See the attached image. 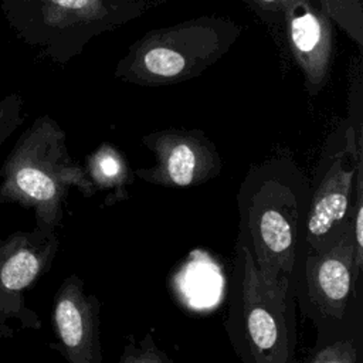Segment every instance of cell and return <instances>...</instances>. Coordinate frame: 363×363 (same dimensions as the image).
<instances>
[{
    "label": "cell",
    "mask_w": 363,
    "mask_h": 363,
    "mask_svg": "<svg viewBox=\"0 0 363 363\" xmlns=\"http://www.w3.org/2000/svg\"><path fill=\"white\" fill-rule=\"evenodd\" d=\"M309 189L296 164L275 159L254 166L237 196L238 238L265 282L291 294L303 244Z\"/></svg>",
    "instance_id": "1"
},
{
    "label": "cell",
    "mask_w": 363,
    "mask_h": 363,
    "mask_svg": "<svg viewBox=\"0 0 363 363\" xmlns=\"http://www.w3.org/2000/svg\"><path fill=\"white\" fill-rule=\"evenodd\" d=\"M71 187L84 197L96 191L82 166L68 155L65 133L50 116L37 118L17 139L0 169V204L34 214V228L55 233Z\"/></svg>",
    "instance_id": "2"
},
{
    "label": "cell",
    "mask_w": 363,
    "mask_h": 363,
    "mask_svg": "<svg viewBox=\"0 0 363 363\" xmlns=\"http://www.w3.org/2000/svg\"><path fill=\"white\" fill-rule=\"evenodd\" d=\"M294 295L261 277L237 238L228 279L225 330L242 363H292L296 347Z\"/></svg>",
    "instance_id": "3"
},
{
    "label": "cell",
    "mask_w": 363,
    "mask_h": 363,
    "mask_svg": "<svg viewBox=\"0 0 363 363\" xmlns=\"http://www.w3.org/2000/svg\"><path fill=\"white\" fill-rule=\"evenodd\" d=\"M363 257L357 254L350 213L337 235L322 250L299 251L292 294L316 329L340 325L362 292Z\"/></svg>",
    "instance_id": "4"
},
{
    "label": "cell",
    "mask_w": 363,
    "mask_h": 363,
    "mask_svg": "<svg viewBox=\"0 0 363 363\" xmlns=\"http://www.w3.org/2000/svg\"><path fill=\"white\" fill-rule=\"evenodd\" d=\"M359 177H363L362 142L347 132L319 162L309 189L301 251L322 250L337 235L349 217Z\"/></svg>",
    "instance_id": "5"
},
{
    "label": "cell",
    "mask_w": 363,
    "mask_h": 363,
    "mask_svg": "<svg viewBox=\"0 0 363 363\" xmlns=\"http://www.w3.org/2000/svg\"><path fill=\"white\" fill-rule=\"evenodd\" d=\"M57 233L14 231L0 238V336L16 329L41 328V319L26 303V292L50 271L57 257Z\"/></svg>",
    "instance_id": "6"
},
{
    "label": "cell",
    "mask_w": 363,
    "mask_h": 363,
    "mask_svg": "<svg viewBox=\"0 0 363 363\" xmlns=\"http://www.w3.org/2000/svg\"><path fill=\"white\" fill-rule=\"evenodd\" d=\"M101 301L86 294L84 279L68 275L57 289L52 301L51 325L58 350L67 363H102Z\"/></svg>",
    "instance_id": "7"
},
{
    "label": "cell",
    "mask_w": 363,
    "mask_h": 363,
    "mask_svg": "<svg viewBox=\"0 0 363 363\" xmlns=\"http://www.w3.org/2000/svg\"><path fill=\"white\" fill-rule=\"evenodd\" d=\"M145 143L156 156L152 167L138 169L135 176L160 187H197L221 170L216 147L201 135L170 130L150 135Z\"/></svg>",
    "instance_id": "8"
},
{
    "label": "cell",
    "mask_w": 363,
    "mask_h": 363,
    "mask_svg": "<svg viewBox=\"0 0 363 363\" xmlns=\"http://www.w3.org/2000/svg\"><path fill=\"white\" fill-rule=\"evenodd\" d=\"M316 330L315 347L305 363H363V296L340 325Z\"/></svg>",
    "instance_id": "9"
},
{
    "label": "cell",
    "mask_w": 363,
    "mask_h": 363,
    "mask_svg": "<svg viewBox=\"0 0 363 363\" xmlns=\"http://www.w3.org/2000/svg\"><path fill=\"white\" fill-rule=\"evenodd\" d=\"M84 170L95 191H109L106 204L128 199V186L132 184L133 176L125 157L115 147L102 145L86 157Z\"/></svg>",
    "instance_id": "10"
},
{
    "label": "cell",
    "mask_w": 363,
    "mask_h": 363,
    "mask_svg": "<svg viewBox=\"0 0 363 363\" xmlns=\"http://www.w3.org/2000/svg\"><path fill=\"white\" fill-rule=\"evenodd\" d=\"M118 363H174L155 342L152 333H146L140 340L128 335Z\"/></svg>",
    "instance_id": "11"
},
{
    "label": "cell",
    "mask_w": 363,
    "mask_h": 363,
    "mask_svg": "<svg viewBox=\"0 0 363 363\" xmlns=\"http://www.w3.org/2000/svg\"><path fill=\"white\" fill-rule=\"evenodd\" d=\"M322 37V27L319 18L311 11L296 16L291 21V38L295 48L301 54L311 52L319 45Z\"/></svg>",
    "instance_id": "12"
},
{
    "label": "cell",
    "mask_w": 363,
    "mask_h": 363,
    "mask_svg": "<svg viewBox=\"0 0 363 363\" xmlns=\"http://www.w3.org/2000/svg\"><path fill=\"white\" fill-rule=\"evenodd\" d=\"M143 62L149 72L163 78H173L184 68V58L177 51L167 47L149 50L143 57Z\"/></svg>",
    "instance_id": "13"
},
{
    "label": "cell",
    "mask_w": 363,
    "mask_h": 363,
    "mask_svg": "<svg viewBox=\"0 0 363 363\" xmlns=\"http://www.w3.org/2000/svg\"><path fill=\"white\" fill-rule=\"evenodd\" d=\"M23 121V98L20 94L13 92L0 99V146L21 125Z\"/></svg>",
    "instance_id": "14"
},
{
    "label": "cell",
    "mask_w": 363,
    "mask_h": 363,
    "mask_svg": "<svg viewBox=\"0 0 363 363\" xmlns=\"http://www.w3.org/2000/svg\"><path fill=\"white\" fill-rule=\"evenodd\" d=\"M261 1H265V3H274V1H277V0H261Z\"/></svg>",
    "instance_id": "15"
}]
</instances>
